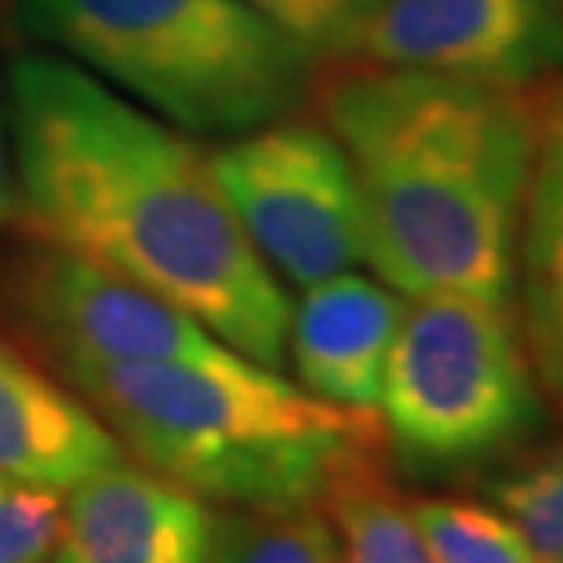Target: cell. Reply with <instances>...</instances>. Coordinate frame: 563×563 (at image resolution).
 <instances>
[{"label":"cell","mask_w":563,"mask_h":563,"mask_svg":"<svg viewBox=\"0 0 563 563\" xmlns=\"http://www.w3.org/2000/svg\"><path fill=\"white\" fill-rule=\"evenodd\" d=\"M512 287H520V339L538 386L563 400V84L556 80L542 88Z\"/></svg>","instance_id":"cell-12"},{"label":"cell","mask_w":563,"mask_h":563,"mask_svg":"<svg viewBox=\"0 0 563 563\" xmlns=\"http://www.w3.org/2000/svg\"><path fill=\"white\" fill-rule=\"evenodd\" d=\"M487 498L538 556H563V437L509 459L487 481Z\"/></svg>","instance_id":"cell-16"},{"label":"cell","mask_w":563,"mask_h":563,"mask_svg":"<svg viewBox=\"0 0 563 563\" xmlns=\"http://www.w3.org/2000/svg\"><path fill=\"white\" fill-rule=\"evenodd\" d=\"M356 58L538 88L563 77V0H378Z\"/></svg>","instance_id":"cell-8"},{"label":"cell","mask_w":563,"mask_h":563,"mask_svg":"<svg viewBox=\"0 0 563 563\" xmlns=\"http://www.w3.org/2000/svg\"><path fill=\"white\" fill-rule=\"evenodd\" d=\"M309 95L353 164L367 266L404 298L509 306L542 91L342 58Z\"/></svg>","instance_id":"cell-2"},{"label":"cell","mask_w":563,"mask_h":563,"mask_svg":"<svg viewBox=\"0 0 563 563\" xmlns=\"http://www.w3.org/2000/svg\"><path fill=\"white\" fill-rule=\"evenodd\" d=\"M313 58H356L378 0H244Z\"/></svg>","instance_id":"cell-17"},{"label":"cell","mask_w":563,"mask_h":563,"mask_svg":"<svg viewBox=\"0 0 563 563\" xmlns=\"http://www.w3.org/2000/svg\"><path fill=\"white\" fill-rule=\"evenodd\" d=\"M121 462L128 451L88 400L0 331V476L69 490Z\"/></svg>","instance_id":"cell-10"},{"label":"cell","mask_w":563,"mask_h":563,"mask_svg":"<svg viewBox=\"0 0 563 563\" xmlns=\"http://www.w3.org/2000/svg\"><path fill=\"white\" fill-rule=\"evenodd\" d=\"M15 26L189 135L291 117L317 80V58L244 0H19Z\"/></svg>","instance_id":"cell-4"},{"label":"cell","mask_w":563,"mask_h":563,"mask_svg":"<svg viewBox=\"0 0 563 563\" xmlns=\"http://www.w3.org/2000/svg\"><path fill=\"white\" fill-rule=\"evenodd\" d=\"M63 509L58 490L0 476V563H52Z\"/></svg>","instance_id":"cell-18"},{"label":"cell","mask_w":563,"mask_h":563,"mask_svg":"<svg viewBox=\"0 0 563 563\" xmlns=\"http://www.w3.org/2000/svg\"><path fill=\"white\" fill-rule=\"evenodd\" d=\"M146 470L225 506L317 501L378 411L313 397L241 353L219 361H69L55 367Z\"/></svg>","instance_id":"cell-3"},{"label":"cell","mask_w":563,"mask_h":563,"mask_svg":"<svg viewBox=\"0 0 563 563\" xmlns=\"http://www.w3.org/2000/svg\"><path fill=\"white\" fill-rule=\"evenodd\" d=\"M233 219L269 269L313 287L367 262L353 164L323 121H269L208 153Z\"/></svg>","instance_id":"cell-6"},{"label":"cell","mask_w":563,"mask_h":563,"mask_svg":"<svg viewBox=\"0 0 563 563\" xmlns=\"http://www.w3.org/2000/svg\"><path fill=\"white\" fill-rule=\"evenodd\" d=\"M404 309L400 291L353 269L306 287L287 331V356L302 389L339 407L378 411Z\"/></svg>","instance_id":"cell-11"},{"label":"cell","mask_w":563,"mask_h":563,"mask_svg":"<svg viewBox=\"0 0 563 563\" xmlns=\"http://www.w3.org/2000/svg\"><path fill=\"white\" fill-rule=\"evenodd\" d=\"M208 563H339V542L317 501L230 506L214 517Z\"/></svg>","instance_id":"cell-14"},{"label":"cell","mask_w":563,"mask_h":563,"mask_svg":"<svg viewBox=\"0 0 563 563\" xmlns=\"http://www.w3.org/2000/svg\"><path fill=\"white\" fill-rule=\"evenodd\" d=\"M378 407L386 443L407 470H473L517 451L542 426V386L509 306L411 298Z\"/></svg>","instance_id":"cell-5"},{"label":"cell","mask_w":563,"mask_h":563,"mask_svg":"<svg viewBox=\"0 0 563 563\" xmlns=\"http://www.w3.org/2000/svg\"><path fill=\"white\" fill-rule=\"evenodd\" d=\"M4 99L26 230L284 367L295 306L183 131L41 44L11 52Z\"/></svg>","instance_id":"cell-1"},{"label":"cell","mask_w":563,"mask_h":563,"mask_svg":"<svg viewBox=\"0 0 563 563\" xmlns=\"http://www.w3.org/2000/svg\"><path fill=\"white\" fill-rule=\"evenodd\" d=\"M378 454L382 448L350 451L317 498L339 542V563H433L411 498L393 484Z\"/></svg>","instance_id":"cell-13"},{"label":"cell","mask_w":563,"mask_h":563,"mask_svg":"<svg viewBox=\"0 0 563 563\" xmlns=\"http://www.w3.org/2000/svg\"><path fill=\"white\" fill-rule=\"evenodd\" d=\"M538 563H563V556H538Z\"/></svg>","instance_id":"cell-20"},{"label":"cell","mask_w":563,"mask_h":563,"mask_svg":"<svg viewBox=\"0 0 563 563\" xmlns=\"http://www.w3.org/2000/svg\"><path fill=\"white\" fill-rule=\"evenodd\" d=\"M433 563H538L531 542L506 512L473 498L411 501Z\"/></svg>","instance_id":"cell-15"},{"label":"cell","mask_w":563,"mask_h":563,"mask_svg":"<svg viewBox=\"0 0 563 563\" xmlns=\"http://www.w3.org/2000/svg\"><path fill=\"white\" fill-rule=\"evenodd\" d=\"M211 531L200 495L121 462L69 487L52 563H208Z\"/></svg>","instance_id":"cell-9"},{"label":"cell","mask_w":563,"mask_h":563,"mask_svg":"<svg viewBox=\"0 0 563 563\" xmlns=\"http://www.w3.org/2000/svg\"><path fill=\"white\" fill-rule=\"evenodd\" d=\"M15 225H22V197H19L15 153H11L4 80H0V233H4V230H15Z\"/></svg>","instance_id":"cell-19"},{"label":"cell","mask_w":563,"mask_h":563,"mask_svg":"<svg viewBox=\"0 0 563 563\" xmlns=\"http://www.w3.org/2000/svg\"><path fill=\"white\" fill-rule=\"evenodd\" d=\"M0 323L52 371L69 361H219L233 353L161 295L33 230L0 251Z\"/></svg>","instance_id":"cell-7"}]
</instances>
